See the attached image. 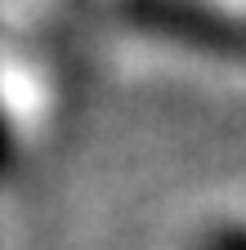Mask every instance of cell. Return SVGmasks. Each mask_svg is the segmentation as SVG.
Listing matches in <instances>:
<instances>
[{
    "instance_id": "obj_1",
    "label": "cell",
    "mask_w": 246,
    "mask_h": 250,
    "mask_svg": "<svg viewBox=\"0 0 246 250\" xmlns=\"http://www.w3.org/2000/svg\"><path fill=\"white\" fill-rule=\"evenodd\" d=\"M183 250H246V214H220L201 224Z\"/></svg>"
}]
</instances>
